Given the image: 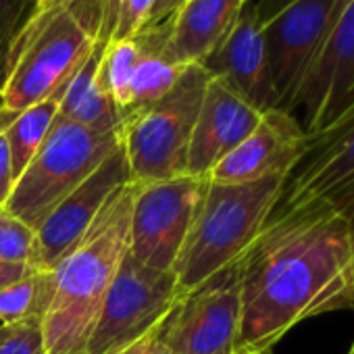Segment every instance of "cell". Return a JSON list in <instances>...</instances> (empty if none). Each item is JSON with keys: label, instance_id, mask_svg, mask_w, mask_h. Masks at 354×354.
<instances>
[{"label": "cell", "instance_id": "obj_1", "mask_svg": "<svg viewBox=\"0 0 354 354\" xmlns=\"http://www.w3.org/2000/svg\"><path fill=\"white\" fill-rule=\"evenodd\" d=\"M354 234L333 207L275 205L240 259L242 315L238 348H273L304 319L348 308Z\"/></svg>", "mask_w": 354, "mask_h": 354}, {"label": "cell", "instance_id": "obj_2", "mask_svg": "<svg viewBox=\"0 0 354 354\" xmlns=\"http://www.w3.org/2000/svg\"><path fill=\"white\" fill-rule=\"evenodd\" d=\"M131 203L133 184H127L53 269L55 296L42 321L46 354H86L104 296L129 250Z\"/></svg>", "mask_w": 354, "mask_h": 354}, {"label": "cell", "instance_id": "obj_3", "mask_svg": "<svg viewBox=\"0 0 354 354\" xmlns=\"http://www.w3.org/2000/svg\"><path fill=\"white\" fill-rule=\"evenodd\" d=\"M288 180V175H271L246 184H207L198 215L173 267L184 296L246 254Z\"/></svg>", "mask_w": 354, "mask_h": 354}, {"label": "cell", "instance_id": "obj_4", "mask_svg": "<svg viewBox=\"0 0 354 354\" xmlns=\"http://www.w3.org/2000/svg\"><path fill=\"white\" fill-rule=\"evenodd\" d=\"M211 73L188 65L162 98L123 115L119 131L133 184L186 175L188 148Z\"/></svg>", "mask_w": 354, "mask_h": 354}, {"label": "cell", "instance_id": "obj_5", "mask_svg": "<svg viewBox=\"0 0 354 354\" xmlns=\"http://www.w3.org/2000/svg\"><path fill=\"white\" fill-rule=\"evenodd\" d=\"M119 146V127L96 131L57 115L48 136L19 173L3 207L32 230H38L50 211L86 182Z\"/></svg>", "mask_w": 354, "mask_h": 354}, {"label": "cell", "instance_id": "obj_6", "mask_svg": "<svg viewBox=\"0 0 354 354\" xmlns=\"http://www.w3.org/2000/svg\"><path fill=\"white\" fill-rule=\"evenodd\" d=\"M96 42V32L71 5L30 24L0 86V117L9 123L21 111L65 90Z\"/></svg>", "mask_w": 354, "mask_h": 354}, {"label": "cell", "instance_id": "obj_7", "mask_svg": "<svg viewBox=\"0 0 354 354\" xmlns=\"http://www.w3.org/2000/svg\"><path fill=\"white\" fill-rule=\"evenodd\" d=\"M182 298L173 271H154L127 250L104 296L86 354H119L156 331Z\"/></svg>", "mask_w": 354, "mask_h": 354}, {"label": "cell", "instance_id": "obj_8", "mask_svg": "<svg viewBox=\"0 0 354 354\" xmlns=\"http://www.w3.org/2000/svg\"><path fill=\"white\" fill-rule=\"evenodd\" d=\"M207 184L209 180L192 175L133 184L129 252L136 261L154 271H173L198 215Z\"/></svg>", "mask_w": 354, "mask_h": 354}, {"label": "cell", "instance_id": "obj_9", "mask_svg": "<svg viewBox=\"0 0 354 354\" xmlns=\"http://www.w3.org/2000/svg\"><path fill=\"white\" fill-rule=\"evenodd\" d=\"M242 292L240 261L188 292L156 329L171 354H236Z\"/></svg>", "mask_w": 354, "mask_h": 354}, {"label": "cell", "instance_id": "obj_10", "mask_svg": "<svg viewBox=\"0 0 354 354\" xmlns=\"http://www.w3.org/2000/svg\"><path fill=\"white\" fill-rule=\"evenodd\" d=\"M346 3L348 0H290L275 15L263 19L277 109L294 115L296 96Z\"/></svg>", "mask_w": 354, "mask_h": 354}, {"label": "cell", "instance_id": "obj_11", "mask_svg": "<svg viewBox=\"0 0 354 354\" xmlns=\"http://www.w3.org/2000/svg\"><path fill=\"white\" fill-rule=\"evenodd\" d=\"M127 184L131 175L123 146H119L102 165L63 198L36 230L38 259L36 267L53 271L57 263L84 238L106 203Z\"/></svg>", "mask_w": 354, "mask_h": 354}, {"label": "cell", "instance_id": "obj_12", "mask_svg": "<svg viewBox=\"0 0 354 354\" xmlns=\"http://www.w3.org/2000/svg\"><path fill=\"white\" fill-rule=\"evenodd\" d=\"M308 156L302 123L281 109L265 111L250 136L238 144L209 175L217 184H246L271 175H292Z\"/></svg>", "mask_w": 354, "mask_h": 354}, {"label": "cell", "instance_id": "obj_13", "mask_svg": "<svg viewBox=\"0 0 354 354\" xmlns=\"http://www.w3.org/2000/svg\"><path fill=\"white\" fill-rule=\"evenodd\" d=\"M354 90V0H348L321 55L313 63L294 111L302 109V127L308 138L321 133Z\"/></svg>", "mask_w": 354, "mask_h": 354}, {"label": "cell", "instance_id": "obj_14", "mask_svg": "<svg viewBox=\"0 0 354 354\" xmlns=\"http://www.w3.org/2000/svg\"><path fill=\"white\" fill-rule=\"evenodd\" d=\"M263 113L225 80L211 75L188 148L186 175L209 180L211 171L259 125Z\"/></svg>", "mask_w": 354, "mask_h": 354}, {"label": "cell", "instance_id": "obj_15", "mask_svg": "<svg viewBox=\"0 0 354 354\" xmlns=\"http://www.w3.org/2000/svg\"><path fill=\"white\" fill-rule=\"evenodd\" d=\"M205 67L211 75L225 80L261 113L277 109L259 7H244L232 34L207 59Z\"/></svg>", "mask_w": 354, "mask_h": 354}, {"label": "cell", "instance_id": "obj_16", "mask_svg": "<svg viewBox=\"0 0 354 354\" xmlns=\"http://www.w3.org/2000/svg\"><path fill=\"white\" fill-rule=\"evenodd\" d=\"M246 0H186L160 28L162 55L177 65H205L238 24Z\"/></svg>", "mask_w": 354, "mask_h": 354}, {"label": "cell", "instance_id": "obj_17", "mask_svg": "<svg viewBox=\"0 0 354 354\" xmlns=\"http://www.w3.org/2000/svg\"><path fill=\"white\" fill-rule=\"evenodd\" d=\"M350 192H354V127L308 154L306 165L286 182L277 207H333Z\"/></svg>", "mask_w": 354, "mask_h": 354}, {"label": "cell", "instance_id": "obj_18", "mask_svg": "<svg viewBox=\"0 0 354 354\" xmlns=\"http://www.w3.org/2000/svg\"><path fill=\"white\" fill-rule=\"evenodd\" d=\"M104 44L98 40L90 50L88 59L80 65V69L69 80L61 104L59 117H65L73 123L96 131H111L121 125V113L106 96L100 84V61H102Z\"/></svg>", "mask_w": 354, "mask_h": 354}, {"label": "cell", "instance_id": "obj_19", "mask_svg": "<svg viewBox=\"0 0 354 354\" xmlns=\"http://www.w3.org/2000/svg\"><path fill=\"white\" fill-rule=\"evenodd\" d=\"M136 38L140 42V57H138L133 77H131V106L127 113L162 98L177 82H180L182 73L186 71L184 65L171 63L162 55L160 30L142 32Z\"/></svg>", "mask_w": 354, "mask_h": 354}, {"label": "cell", "instance_id": "obj_20", "mask_svg": "<svg viewBox=\"0 0 354 354\" xmlns=\"http://www.w3.org/2000/svg\"><path fill=\"white\" fill-rule=\"evenodd\" d=\"M63 92L65 90H61V92L48 96L46 100L21 111L19 115H15L7 123L5 136L9 142V150H11L15 180L19 177V173L28 167L32 156L38 152L44 138L48 136V131H50V127L59 115V104H61Z\"/></svg>", "mask_w": 354, "mask_h": 354}, {"label": "cell", "instance_id": "obj_21", "mask_svg": "<svg viewBox=\"0 0 354 354\" xmlns=\"http://www.w3.org/2000/svg\"><path fill=\"white\" fill-rule=\"evenodd\" d=\"M55 296L53 271L34 267L28 275L0 290V325L42 323Z\"/></svg>", "mask_w": 354, "mask_h": 354}, {"label": "cell", "instance_id": "obj_22", "mask_svg": "<svg viewBox=\"0 0 354 354\" xmlns=\"http://www.w3.org/2000/svg\"><path fill=\"white\" fill-rule=\"evenodd\" d=\"M138 57H140L138 38L106 42L102 50L100 84L106 96L113 100V104L121 113V119L131 106V77H133Z\"/></svg>", "mask_w": 354, "mask_h": 354}, {"label": "cell", "instance_id": "obj_23", "mask_svg": "<svg viewBox=\"0 0 354 354\" xmlns=\"http://www.w3.org/2000/svg\"><path fill=\"white\" fill-rule=\"evenodd\" d=\"M38 259L36 230L0 207V263L34 265Z\"/></svg>", "mask_w": 354, "mask_h": 354}, {"label": "cell", "instance_id": "obj_24", "mask_svg": "<svg viewBox=\"0 0 354 354\" xmlns=\"http://www.w3.org/2000/svg\"><path fill=\"white\" fill-rule=\"evenodd\" d=\"M34 0H0V86L11 67L15 46L30 26Z\"/></svg>", "mask_w": 354, "mask_h": 354}, {"label": "cell", "instance_id": "obj_25", "mask_svg": "<svg viewBox=\"0 0 354 354\" xmlns=\"http://www.w3.org/2000/svg\"><path fill=\"white\" fill-rule=\"evenodd\" d=\"M0 354H46L42 323L0 325Z\"/></svg>", "mask_w": 354, "mask_h": 354}, {"label": "cell", "instance_id": "obj_26", "mask_svg": "<svg viewBox=\"0 0 354 354\" xmlns=\"http://www.w3.org/2000/svg\"><path fill=\"white\" fill-rule=\"evenodd\" d=\"M154 3L156 0H121L117 24H115L113 36L109 42L136 38L144 30V26L154 9Z\"/></svg>", "mask_w": 354, "mask_h": 354}, {"label": "cell", "instance_id": "obj_27", "mask_svg": "<svg viewBox=\"0 0 354 354\" xmlns=\"http://www.w3.org/2000/svg\"><path fill=\"white\" fill-rule=\"evenodd\" d=\"M350 127H354V90H352V92L348 94V98L342 102V106H339L337 115L333 117V121H331L321 133L308 138V154H310L313 150L321 148L323 144H327L329 140L337 138L339 133H344V131L350 129Z\"/></svg>", "mask_w": 354, "mask_h": 354}, {"label": "cell", "instance_id": "obj_28", "mask_svg": "<svg viewBox=\"0 0 354 354\" xmlns=\"http://www.w3.org/2000/svg\"><path fill=\"white\" fill-rule=\"evenodd\" d=\"M7 121L0 119V207H3L13 190L15 184V175H13V162H11V150L9 142L5 136Z\"/></svg>", "mask_w": 354, "mask_h": 354}, {"label": "cell", "instance_id": "obj_29", "mask_svg": "<svg viewBox=\"0 0 354 354\" xmlns=\"http://www.w3.org/2000/svg\"><path fill=\"white\" fill-rule=\"evenodd\" d=\"M184 3H186V0H156V3H154V9H152V13H150V17H148V21H146V26H144L142 32L160 30V28L171 19V15H173L177 9H180ZM142 32H140V34H142Z\"/></svg>", "mask_w": 354, "mask_h": 354}, {"label": "cell", "instance_id": "obj_30", "mask_svg": "<svg viewBox=\"0 0 354 354\" xmlns=\"http://www.w3.org/2000/svg\"><path fill=\"white\" fill-rule=\"evenodd\" d=\"M34 265H13V263H0V290H5L9 283L17 281L19 277L28 275Z\"/></svg>", "mask_w": 354, "mask_h": 354}, {"label": "cell", "instance_id": "obj_31", "mask_svg": "<svg viewBox=\"0 0 354 354\" xmlns=\"http://www.w3.org/2000/svg\"><path fill=\"white\" fill-rule=\"evenodd\" d=\"M71 3L73 0H34V15H32L30 24H34V21H38V19H42V17L59 11V9H65Z\"/></svg>", "mask_w": 354, "mask_h": 354}, {"label": "cell", "instance_id": "obj_32", "mask_svg": "<svg viewBox=\"0 0 354 354\" xmlns=\"http://www.w3.org/2000/svg\"><path fill=\"white\" fill-rule=\"evenodd\" d=\"M154 339H156V331H152V333H148L146 337L138 339L136 344L127 346V348L121 350L119 354H148L150 348H152V344H154Z\"/></svg>", "mask_w": 354, "mask_h": 354}, {"label": "cell", "instance_id": "obj_33", "mask_svg": "<svg viewBox=\"0 0 354 354\" xmlns=\"http://www.w3.org/2000/svg\"><path fill=\"white\" fill-rule=\"evenodd\" d=\"M148 354H171V352H169V348L165 344H160L158 339H154V344H152V348H150Z\"/></svg>", "mask_w": 354, "mask_h": 354}, {"label": "cell", "instance_id": "obj_34", "mask_svg": "<svg viewBox=\"0 0 354 354\" xmlns=\"http://www.w3.org/2000/svg\"><path fill=\"white\" fill-rule=\"evenodd\" d=\"M236 354H273V352H271V348H267V350H242Z\"/></svg>", "mask_w": 354, "mask_h": 354}, {"label": "cell", "instance_id": "obj_35", "mask_svg": "<svg viewBox=\"0 0 354 354\" xmlns=\"http://www.w3.org/2000/svg\"><path fill=\"white\" fill-rule=\"evenodd\" d=\"M348 308L354 310V273H352V290H350V302H348Z\"/></svg>", "mask_w": 354, "mask_h": 354}, {"label": "cell", "instance_id": "obj_36", "mask_svg": "<svg viewBox=\"0 0 354 354\" xmlns=\"http://www.w3.org/2000/svg\"><path fill=\"white\" fill-rule=\"evenodd\" d=\"M348 354H354V344H352V348H350V352Z\"/></svg>", "mask_w": 354, "mask_h": 354}]
</instances>
